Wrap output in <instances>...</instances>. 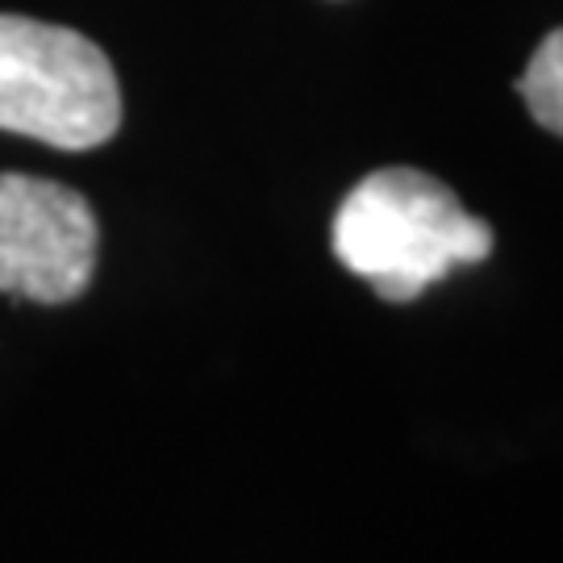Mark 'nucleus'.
<instances>
[{
    "instance_id": "nucleus-1",
    "label": "nucleus",
    "mask_w": 563,
    "mask_h": 563,
    "mask_svg": "<svg viewBox=\"0 0 563 563\" xmlns=\"http://www.w3.org/2000/svg\"><path fill=\"white\" fill-rule=\"evenodd\" d=\"M334 255L384 301H418L460 263L493 251V230L467 213L443 180L418 167H380L363 176L334 213Z\"/></svg>"
},
{
    "instance_id": "nucleus-3",
    "label": "nucleus",
    "mask_w": 563,
    "mask_h": 563,
    "mask_svg": "<svg viewBox=\"0 0 563 563\" xmlns=\"http://www.w3.org/2000/svg\"><path fill=\"white\" fill-rule=\"evenodd\" d=\"M101 225L76 188L42 176H0V292L67 305L92 284Z\"/></svg>"
},
{
    "instance_id": "nucleus-2",
    "label": "nucleus",
    "mask_w": 563,
    "mask_h": 563,
    "mask_svg": "<svg viewBox=\"0 0 563 563\" xmlns=\"http://www.w3.org/2000/svg\"><path fill=\"white\" fill-rule=\"evenodd\" d=\"M121 88L97 42L0 13V130L88 151L118 134Z\"/></svg>"
},
{
    "instance_id": "nucleus-4",
    "label": "nucleus",
    "mask_w": 563,
    "mask_h": 563,
    "mask_svg": "<svg viewBox=\"0 0 563 563\" xmlns=\"http://www.w3.org/2000/svg\"><path fill=\"white\" fill-rule=\"evenodd\" d=\"M518 92H522L530 118L563 139V25L539 42V51L530 55L526 71L518 76Z\"/></svg>"
}]
</instances>
